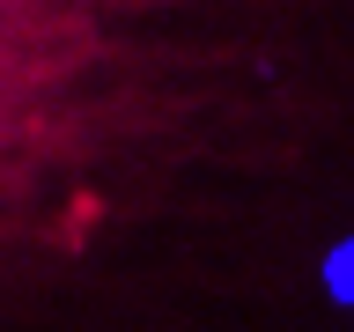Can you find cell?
Returning <instances> with one entry per match:
<instances>
[{
  "label": "cell",
  "instance_id": "1",
  "mask_svg": "<svg viewBox=\"0 0 354 332\" xmlns=\"http://www.w3.org/2000/svg\"><path fill=\"white\" fill-rule=\"evenodd\" d=\"M0 332H354V0H0Z\"/></svg>",
  "mask_w": 354,
  "mask_h": 332
}]
</instances>
